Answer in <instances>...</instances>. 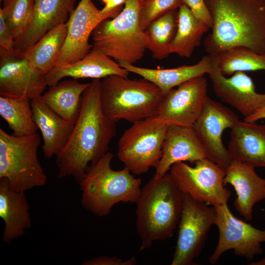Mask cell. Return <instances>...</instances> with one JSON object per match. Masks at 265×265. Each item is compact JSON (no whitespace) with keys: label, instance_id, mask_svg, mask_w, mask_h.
Returning a JSON list of instances; mask_svg holds the SVG:
<instances>
[{"label":"cell","instance_id":"21","mask_svg":"<svg viewBox=\"0 0 265 265\" xmlns=\"http://www.w3.org/2000/svg\"><path fill=\"white\" fill-rule=\"evenodd\" d=\"M231 130L228 149L233 159L265 168V124L239 120Z\"/></svg>","mask_w":265,"mask_h":265},{"label":"cell","instance_id":"40","mask_svg":"<svg viewBox=\"0 0 265 265\" xmlns=\"http://www.w3.org/2000/svg\"><path fill=\"white\" fill-rule=\"evenodd\" d=\"M0 2L2 1V0H0Z\"/></svg>","mask_w":265,"mask_h":265},{"label":"cell","instance_id":"3","mask_svg":"<svg viewBox=\"0 0 265 265\" xmlns=\"http://www.w3.org/2000/svg\"><path fill=\"white\" fill-rule=\"evenodd\" d=\"M135 203L139 250L172 236L181 215L183 193L170 172L161 177L154 175L142 188Z\"/></svg>","mask_w":265,"mask_h":265},{"label":"cell","instance_id":"41","mask_svg":"<svg viewBox=\"0 0 265 265\" xmlns=\"http://www.w3.org/2000/svg\"></svg>","mask_w":265,"mask_h":265},{"label":"cell","instance_id":"2","mask_svg":"<svg viewBox=\"0 0 265 265\" xmlns=\"http://www.w3.org/2000/svg\"><path fill=\"white\" fill-rule=\"evenodd\" d=\"M212 19L208 54L237 47L265 54V0H205Z\"/></svg>","mask_w":265,"mask_h":265},{"label":"cell","instance_id":"10","mask_svg":"<svg viewBox=\"0 0 265 265\" xmlns=\"http://www.w3.org/2000/svg\"><path fill=\"white\" fill-rule=\"evenodd\" d=\"M194 163L195 165L191 166L178 162L170 169L182 192L213 207L227 203L231 193L224 184L225 170L207 158Z\"/></svg>","mask_w":265,"mask_h":265},{"label":"cell","instance_id":"13","mask_svg":"<svg viewBox=\"0 0 265 265\" xmlns=\"http://www.w3.org/2000/svg\"><path fill=\"white\" fill-rule=\"evenodd\" d=\"M208 97L205 78H193L169 91L156 116L169 126H193Z\"/></svg>","mask_w":265,"mask_h":265},{"label":"cell","instance_id":"20","mask_svg":"<svg viewBox=\"0 0 265 265\" xmlns=\"http://www.w3.org/2000/svg\"><path fill=\"white\" fill-rule=\"evenodd\" d=\"M255 167L233 160L225 170L224 184L234 186L237 197L234 206L247 221L253 218V209L257 203L265 199V179L256 173Z\"/></svg>","mask_w":265,"mask_h":265},{"label":"cell","instance_id":"22","mask_svg":"<svg viewBox=\"0 0 265 265\" xmlns=\"http://www.w3.org/2000/svg\"><path fill=\"white\" fill-rule=\"evenodd\" d=\"M29 209L25 192L13 190L6 179H0V217L4 223L3 242L11 243L31 227Z\"/></svg>","mask_w":265,"mask_h":265},{"label":"cell","instance_id":"12","mask_svg":"<svg viewBox=\"0 0 265 265\" xmlns=\"http://www.w3.org/2000/svg\"><path fill=\"white\" fill-rule=\"evenodd\" d=\"M239 120L238 116L232 110L208 97L193 125L204 148L207 158L224 170L233 159L222 143V134L225 129H231Z\"/></svg>","mask_w":265,"mask_h":265},{"label":"cell","instance_id":"17","mask_svg":"<svg viewBox=\"0 0 265 265\" xmlns=\"http://www.w3.org/2000/svg\"><path fill=\"white\" fill-rule=\"evenodd\" d=\"M76 0H34L31 21L14 40V50L23 54L52 28L67 22Z\"/></svg>","mask_w":265,"mask_h":265},{"label":"cell","instance_id":"38","mask_svg":"<svg viewBox=\"0 0 265 265\" xmlns=\"http://www.w3.org/2000/svg\"><path fill=\"white\" fill-rule=\"evenodd\" d=\"M254 264H251V265H265V257L261 259L260 261H257Z\"/></svg>","mask_w":265,"mask_h":265},{"label":"cell","instance_id":"23","mask_svg":"<svg viewBox=\"0 0 265 265\" xmlns=\"http://www.w3.org/2000/svg\"><path fill=\"white\" fill-rule=\"evenodd\" d=\"M30 103L34 121L42 133L44 155L50 159L56 156L66 145L74 125L53 111L40 97L30 100Z\"/></svg>","mask_w":265,"mask_h":265},{"label":"cell","instance_id":"5","mask_svg":"<svg viewBox=\"0 0 265 265\" xmlns=\"http://www.w3.org/2000/svg\"><path fill=\"white\" fill-rule=\"evenodd\" d=\"M165 95L156 85L144 78L132 80L111 75L100 82L103 111L115 123L124 120L133 123L156 116Z\"/></svg>","mask_w":265,"mask_h":265},{"label":"cell","instance_id":"32","mask_svg":"<svg viewBox=\"0 0 265 265\" xmlns=\"http://www.w3.org/2000/svg\"><path fill=\"white\" fill-rule=\"evenodd\" d=\"M182 0H142L139 10V23L144 30L154 20L171 10L178 9Z\"/></svg>","mask_w":265,"mask_h":265},{"label":"cell","instance_id":"25","mask_svg":"<svg viewBox=\"0 0 265 265\" xmlns=\"http://www.w3.org/2000/svg\"><path fill=\"white\" fill-rule=\"evenodd\" d=\"M89 85L75 79L60 81L40 98L58 115L75 125L80 111L82 95Z\"/></svg>","mask_w":265,"mask_h":265},{"label":"cell","instance_id":"24","mask_svg":"<svg viewBox=\"0 0 265 265\" xmlns=\"http://www.w3.org/2000/svg\"><path fill=\"white\" fill-rule=\"evenodd\" d=\"M130 73L137 74L156 85L165 95L171 89L193 78L210 72L212 56L202 57L196 64L171 69H150L138 67L124 61L118 62Z\"/></svg>","mask_w":265,"mask_h":265},{"label":"cell","instance_id":"39","mask_svg":"<svg viewBox=\"0 0 265 265\" xmlns=\"http://www.w3.org/2000/svg\"><path fill=\"white\" fill-rule=\"evenodd\" d=\"M105 4V5L110 0H101Z\"/></svg>","mask_w":265,"mask_h":265},{"label":"cell","instance_id":"29","mask_svg":"<svg viewBox=\"0 0 265 265\" xmlns=\"http://www.w3.org/2000/svg\"><path fill=\"white\" fill-rule=\"evenodd\" d=\"M0 115L15 136L30 135L37 133L38 128L33 118L29 99L0 96Z\"/></svg>","mask_w":265,"mask_h":265},{"label":"cell","instance_id":"7","mask_svg":"<svg viewBox=\"0 0 265 265\" xmlns=\"http://www.w3.org/2000/svg\"><path fill=\"white\" fill-rule=\"evenodd\" d=\"M40 142L37 133L17 136L0 129V179H6L13 190L26 192L46 184L37 154Z\"/></svg>","mask_w":265,"mask_h":265},{"label":"cell","instance_id":"15","mask_svg":"<svg viewBox=\"0 0 265 265\" xmlns=\"http://www.w3.org/2000/svg\"><path fill=\"white\" fill-rule=\"evenodd\" d=\"M115 17L102 14L91 0H80L67 21L66 37L54 66L73 63L84 57L93 47L89 39L94 28L103 20Z\"/></svg>","mask_w":265,"mask_h":265},{"label":"cell","instance_id":"19","mask_svg":"<svg viewBox=\"0 0 265 265\" xmlns=\"http://www.w3.org/2000/svg\"><path fill=\"white\" fill-rule=\"evenodd\" d=\"M130 72L102 51L93 48L84 57L73 63L54 66L45 75L48 86L57 84L62 79H103L111 75L128 77Z\"/></svg>","mask_w":265,"mask_h":265},{"label":"cell","instance_id":"28","mask_svg":"<svg viewBox=\"0 0 265 265\" xmlns=\"http://www.w3.org/2000/svg\"><path fill=\"white\" fill-rule=\"evenodd\" d=\"M178 23V9L171 10L153 21L144 30L147 50L156 59L171 53Z\"/></svg>","mask_w":265,"mask_h":265},{"label":"cell","instance_id":"1","mask_svg":"<svg viewBox=\"0 0 265 265\" xmlns=\"http://www.w3.org/2000/svg\"><path fill=\"white\" fill-rule=\"evenodd\" d=\"M99 79H93L81 98L79 117L66 145L56 156L57 177L73 176L79 182L89 165L108 152L116 124L104 113Z\"/></svg>","mask_w":265,"mask_h":265},{"label":"cell","instance_id":"16","mask_svg":"<svg viewBox=\"0 0 265 265\" xmlns=\"http://www.w3.org/2000/svg\"><path fill=\"white\" fill-rule=\"evenodd\" d=\"M210 55V54H209ZM208 73L215 95L238 111L246 119L265 106V94L258 93L252 79L244 72L227 78L219 70L214 55Z\"/></svg>","mask_w":265,"mask_h":265},{"label":"cell","instance_id":"37","mask_svg":"<svg viewBox=\"0 0 265 265\" xmlns=\"http://www.w3.org/2000/svg\"><path fill=\"white\" fill-rule=\"evenodd\" d=\"M264 118H265V106L257 110L252 116L244 119V120L248 122H255Z\"/></svg>","mask_w":265,"mask_h":265},{"label":"cell","instance_id":"26","mask_svg":"<svg viewBox=\"0 0 265 265\" xmlns=\"http://www.w3.org/2000/svg\"><path fill=\"white\" fill-rule=\"evenodd\" d=\"M67 33V22L58 25L22 54L33 68L45 75L54 66Z\"/></svg>","mask_w":265,"mask_h":265},{"label":"cell","instance_id":"6","mask_svg":"<svg viewBox=\"0 0 265 265\" xmlns=\"http://www.w3.org/2000/svg\"><path fill=\"white\" fill-rule=\"evenodd\" d=\"M141 0H128L116 17L100 23L91 34L93 48L117 62L134 64L141 59L147 50L144 31L139 23Z\"/></svg>","mask_w":265,"mask_h":265},{"label":"cell","instance_id":"14","mask_svg":"<svg viewBox=\"0 0 265 265\" xmlns=\"http://www.w3.org/2000/svg\"><path fill=\"white\" fill-rule=\"evenodd\" d=\"M47 86L45 75L23 54L0 49V96L31 100L40 97Z\"/></svg>","mask_w":265,"mask_h":265},{"label":"cell","instance_id":"18","mask_svg":"<svg viewBox=\"0 0 265 265\" xmlns=\"http://www.w3.org/2000/svg\"><path fill=\"white\" fill-rule=\"evenodd\" d=\"M204 158H207L205 150L193 126L169 125L155 175L163 176L177 162L194 163Z\"/></svg>","mask_w":265,"mask_h":265},{"label":"cell","instance_id":"36","mask_svg":"<svg viewBox=\"0 0 265 265\" xmlns=\"http://www.w3.org/2000/svg\"><path fill=\"white\" fill-rule=\"evenodd\" d=\"M128 0H110L109 2L101 9L103 15L112 14L116 16L121 11L122 7Z\"/></svg>","mask_w":265,"mask_h":265},{"label":"cell","instance_id":"34","mask_svg":"<svg viewBox=\"0 0 265 265\" xmlns=\"http://www.w3.org/2000/svg\"><path fill=\"white\" fill-rule=\"evenodd\" d=\"M0 49L8 52H14V38L6 23L4 16L0 11Z\"/></svg>","mask_w":265,"mask_h":265},{"label":"cell","instance_id":"9","mask_svg":"<svg viewBox=\"0 0 265 265\" xmlns=\"http://www.w3.org/2000/svg\"><path fill=\"white\" fill-rule=\"evenodd\" d=\"M214 207L183 193V203L176 245L171 265H190L204 247L211 226L215 224Z\"/></svg>","mask_w":265,"mask_h":265},{"label":"cell","instance_id":"31","mask_svg":"<svg viewBox=\"0 0 265 265\" xmlns=\"http://www.w3.org/2000/svg\"><path fill=\"white\" fill-rule=\"evenodd\" d=\"M0 8L13 35L14 40L25 31L32 20L34 0H2Z\"/></svg>","mask_w":265,"mask_h":265},{"label":"cell","instance_id":"35","mask_svg":"<svg viewBox=\"0 0 265 265\" xmlns=\"http://www.w3.org/2000/svg\"><path fill=\"white\" fill-rule=\"evenodd\" d=\"M136 259L135 257L123 260L116 257L101 256L89 259L81 264L83 265H134L136 264Z\"/></svg>","mask_w":265,"mask_h":265},{"label":"cell","instance_id":"8","mask_svg":"<svg viewBox=\"0 0 265 265\" xmlns=\"http://www.w3.org/2000/svg\"><path fill=\"white\" fill-rule=\"evenodd\" d=\"M169 125L157 116L138 121L119 139L117 157L132 173L141 175L159 160Z\"/></svg>","mask_w":265,"mask_h":265},{"label":"cell","instance_id":"11","mask_svg":"<svg viewBox=\"0 0 265 265\" xmlns=\"http://www.w3.org/2000/svg\"><path fill=\"white\" fill-rule=\"evenodd\" d=\"M216 218L214 225L218 230L216 247L209 259V263H216L226 251L233 249L237 256L248 260L263 253L261 243L265 242V230L258 229L236 217L227 203L214 207Z\"/></svg>","mask_w":265,"mask_h":265},{"label":"cell","instance_id":"27","mask_svg":"<svg viewBox=\"0 0 265 265\" xmlns=\"http://www.w3.org/2000/svg\"><path fill=\"white\" fill-rule=\"evenodd\" d=\"M210 27L196 18L187 5L178 9V23L176 34L171 47V53L188 58L200 45L203 35Z\"/></svg>","mask_w":265,"mask_h":265},{"label":"cell","instance_id":"30","mask_svg":"<svg viewBox=\"0 0 265 265\" xmlns=\"http://www.w3.org/2000/svg\"><path fill=\"white\" fill-rule=\"evenodd\" d=\"M213 55L224 76H231L238 71L265 70V54L248 48L234 47Z\"/></svg>","mask_w":265,"mask_h":265},{"label":"cell","instance_id":"4","mask_svg":"<svg viewBox=\"0 0 265 265\" xmlns=\"http://www.w3.org/2000/svg\"><path fill=\"white\" fill-rule=\"evenodd\" d=\"M114 156L108 152L90 164L79 182L83 207L103 217L120 202L135 203L141 191V180L134 177L126 167L115 170L111 167Z\"/></svg>","mask_w":265,"mask_h":265},{"label":"cell","instance_id":"33","mask_svg":"<svg viewBox=\"0 0 265 265\" xmlns=\"http://www.w3.org/2000/svg\"><path fill=\"white\" fill-rule=\"evenodd\" d=\"M183 3L190 9L194 16L206 24L210 28L212 19L205 0H182Z\"/></svg>","mask_w":265,"mask_h":265}]
</instances>
